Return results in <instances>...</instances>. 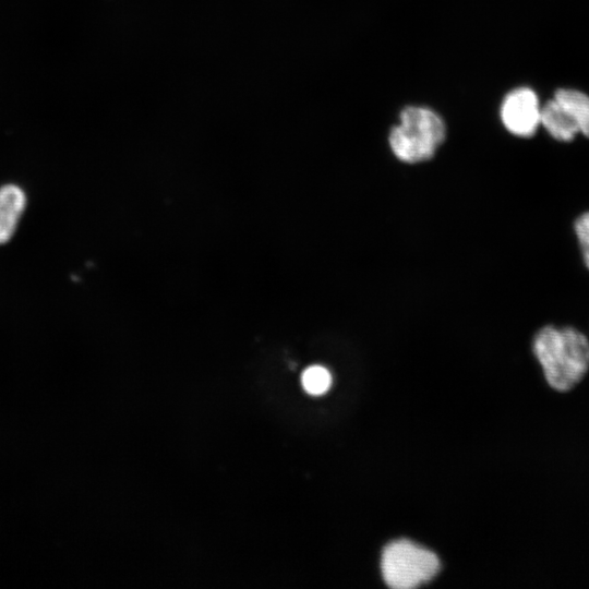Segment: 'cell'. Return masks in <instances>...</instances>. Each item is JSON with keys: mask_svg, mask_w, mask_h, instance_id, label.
<instances>
[{"mask_svg": "<svg viewBox=\"0 0 589 589\" xmlns=\"http://www.w3.org/2000/svg\"><path fill=\"white\" fill-rule=\"evenodd\" d=\"M575 230L579 240L584 261L589 268V213L582 214L576 220Z\"/></svg>", "mask_w": 589, "mask_h": 589, "instance_id": "obj_8", "label": "cell"}, {"mask_svg": "<svg viewBox=\"0 0 589 589\" xmlns=\"http://www.w3.org/2000/svg\"><path fill=\"white\" fill-rule=\"evenodd\" d=\"M533 352L548 384L561 393L574 388L589 370V340L572 327L540 329L533 339Z\"/></svg>", "mask_w": 589, "mask_h": 589, "instance_id": "obj_1", "label": "cell"}, {"mask_svg": "<svg viewBox=\"0 0 589 589\" xmlns=\"http://www.w3.org/2000/svg\"><path fill=\"white\" fill-rule=\"evenodd\" d=\"M541 107L536 93L528 87L509 92L501 106L504 127L514 135L531 136L540 125Z\"/></svg>", "mask_w": 589, "mask_h": 589, "instance_id": "obj_5", "label": "cell"}, {"mask_svg": "<svg viewBox=\"0 0 589 589\" xmlns=\"http://www.w3.org/2000/svg\"><path fill=\"white\" fill-rule=\"evenodd\" d=\"M446 129L442 118L433 110L410 106L399 117V123L389 133L394 155L405 163L430 159L443 143Z\"/></svg>", "mask_w": 589, "mask_h": 589, "instance_id": "obj_2", "label": "cell"}, {"mask_svg": "<svg viewBox=\"0 0 589 589\" xmlns=\"http://www.w3.org/2000/svg\"><path fill=\"white\" fill-rule=\"evenodd\" d=\"M384 581L393 589H412L430 581L440 570L437 556L409 540L388 543L382 554Z\"/></svg>", "mask_w": 589, "mask_h": 589, "instance_id": "obj_3", "label": "cell"}, {"mask_svg": "<svg viewBox=\"0 0 589 589\" xmlns=\"http://www.w3.org/2000/svg\"><path fill=\"white\" fill-rule=\"evenodd\" d=\"M27 203L25 192L15 184L0 188V244L14 235Z\"/></svg>", "mask_w": 589, "mask_h": 589, "instance_id": "obj_6", "label": "cell"}, {"mask_svg": "<svg viewBox=\"0 0 589 589\" xmlns=\"http://www.w3.org/2000/svg\"><path fill=\"white\" fill-rule=\"evenodd\" d=\"M301 383L310 395H322L330 387L332 375L324 366L312 365L302 373Z\"/></svg>", "mask_w": 589, "mask_h": 589, "instance_id": "obj_7", "label": "cell"}, {"mask_svg": "<svg viewBox=\"0 0 589 589\" xmlns=\"http://www.w3.org/2000/svg\"><path fill=\"white\" fill-rule=\"evenodd\" d=\"M540 124L561 142H569L577 134L589 137V96L576 89H557L541 107Z\"/></svg>", "mask_w": 589, "mask_h": 589, "instance_id": "obj_4", "label": "cell"}]
</instances>
